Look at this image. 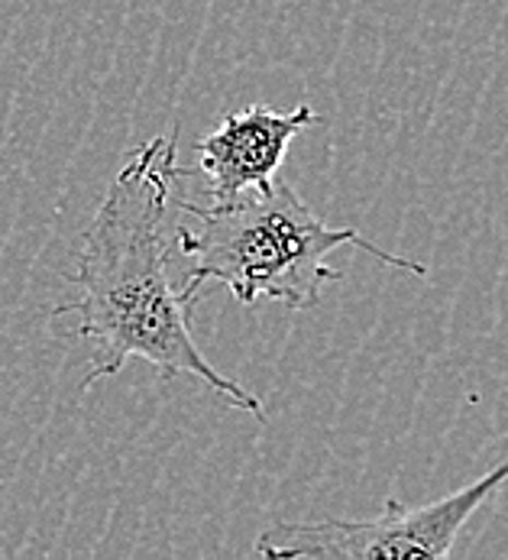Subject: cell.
Returning <instances> with one entry per match:
<instances>
[{"label":"cell","instance_id":"obj_3","mask_svg":"<svg viewBox=\"0 0 508 560\" xmlns=\"http://www.w3.org/2000/svg\"><path fill=\"white\" fill-rule=\"evenodd\" d=\"M508 482V460L466 482L463 489L440 495L424 505L386 502L382 515L363 522H282L259 535V558H311V560H440L453 555L463 525L476 509Z\"/></svg>","mask_w":508,"mask_h":560},{"label":"cell","instance_id":"obj_2","mask_svg":"<svg viewBox=\"0 0 508 560\" xmlns=\"http://www.w3.org/2000/svg\"><path fill=\"white\" fill-rule=\"evenodd\" d=\"M175 205L188 214V224L175 228V246L188 256L181 292L191 299H198L208 282H221L240 305L275 299L295 312L315 308L324 285L343 276L331 266V253L340 246L366 249L386 266L427 276L424 262L395 256L353 228L324 224L279 175L265 188L221 205H191L178 195Z\"/></svg>","mask_w":508,"mask_h":560},{"label":"cell","instance_id":"obj_1","mask_svg":"<svg viewBox=\"0 0 508 560\" xmlns=\"http://www.w3.org/2000/svg\"><path fill=\"white\" fill-rule=\"evenodd\" d=\"M175 137L143 143L110 182L91 228L79 266L69 276L79 285L75 302L52 308V318L75 315V334L91 340L85 383L120 373L130 360L150 363L163 380L191 376L224 396L227 405L262 418V401L208 363L191 337V295L172 279L175 228L169 205L185 178Z\"/></svg>","mask_w":508,"mask_h":560},{"label":"cell","instance_id":"obj_4","mask_svg":"<svg viewBox=\"0 0 508 560\" xmlns=\"http://www.w3.org/2000/svg\"><path fill=\"white\" fill-rule=\"evenodd\" d=\"M315 124H321V117L308 104L288 114L265 104H250L227 114L221 127L198 143V165L185 168V175H204L208 205L265 188L279 175L292 140Z\"/></svg>","mask_w":508,"mask_h":560}]
</instances>
